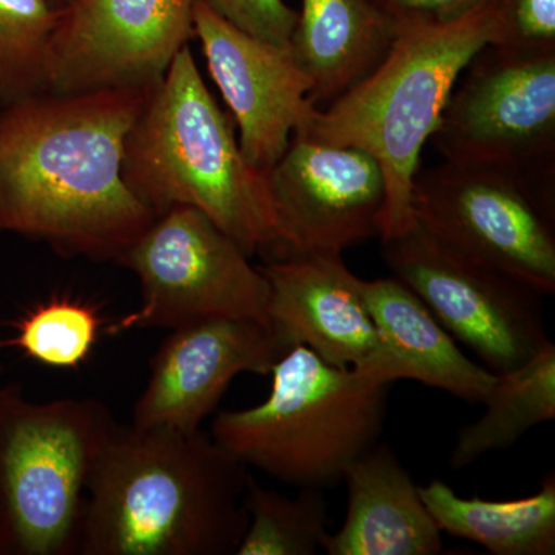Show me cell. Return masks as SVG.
<instances>
[{
    "mask_svg": "<svg viewBox=\"0 0 555 555\" xmlns=\"http://www.w3.org/2000/svg\"><path fill=\"white\" fill-rule=\"evenodd\" d=\"M102 324L100 309L91 302L54 297L14 323L9 346L42 366L78 369L93 352Z\"/></svg>",
    "mask_w": 555,
    "mask_h": 555,
    "instance_id": "cell-23",
    "label": "cell"
},
{
    "mask_svg": "<svg viewBox=\"0 0 555 555\" xmlns=\"http://www.w3.org/2000/svg\"><path fill=\"white\" fill-rule=\"evenodd\" d=\"M247 469L203 430L119 425L87 486L78 554H235Z\"/></svg>",
    "mask_w": 555,
    "mask_h": 555,
    "instance_id": "cell-2",
    "label": "cell"
},
{
    "mask_svg": "<svg viewBox=\"0 0 555 555\" xmlns=\"http://www.w3.org/2000/svg\"><path fill=\"white\" fill-rule=\"evenodd\" d=\"M423 503L441 532L469 540L494 555L555 554V476L539 492L517 500L460 496L441 480L420 486Z\"/></svg>",
    "mask_w": 555,
    "mask_h": 555,
    "instance_id": "cell-19",
    "label": "cell"
},
{
    "mask_svg": "<svg viewBox=\"0 0 555 555\" xmlns=\"http://www.w3.org/2000/svg\"><path fill=\"white\" fill-rule=\"evenodd\" d=\"M266 181L278 230L270 259L343 255L378 238L386 182L364 150L294 134Z\"/></svg>",
    "mask_w": 555,
    "mask_h": 555,
    "instance_id": "cell-12",
    "label": "cell"
},
{
    "mask_svg": "<svg viewBox=\"0 0 555 555\" xmlns=\"http://www.w3.org/2000/svg\"><path fill=\"white\" fill-rule=\"evenodd\" d=\"M150 90L47 91L0 107V235L118 262L156 218L122 178Z\"/></svg>",
    "mask_w": 555,
    "mask_h": 555,
    "instance_id": "cell-1",
    "label": "cell"
},
{
    "mask_svg": "<svg viewBox=\"0 0 555 555\" xmlns=\"http://www.w3.org/2000/svg\"><path fill=\"white\" fill-rule=\"evenodd\" d=\"M241 30L276 46H291L298 11L284 0H206Z\"/></svg>",
    "mask_w": 555,
    "mask_h": 555,
    "instance_id": "cell-25",
    "label": "cell"
},
{
    "mask_svg": "<svg viewBox=\"0 0 555 555\" xmlns=\"http://www.w3.org/2000/svg\"><path fill=\"white\" fill-rule=\"evenodd\" d=\"M195 0H73L49 57L51 93L147 90L195 38Z\"/></svg>",
    "mask_w": 555,
    "mask_h": 555,
    "instance_id": "cell-11",
    "label": "cell"
},
{
    "mask_svg": "<svg viewBox=\"0 0 555 555\" xmlns=\"http://www.w3.org/2000/svg\"><path fill=\"white\" fill-rule=\"evenodd\" d=\"M398 22H451L491 0H378Z\"/></svg>",
    "mask_w": 555,
    "mask_h": 555,
    "instance_id": "cell-26",
    "label": "cell"
},
{
    "mask_svg": "<svg viewBox=\"0 0 555 555\" xmlns=\"http://www.w3.org/2000/svg\"><path fill=\"white\" fill-rule=\"evenodd\" d=\"M269 397L222 411L210 436L225 451L281 483L334 488L347 467L379 443L389 386H367L352 367L297 345L276 361Z\"/></svg>",
    "mask_w": 555,
    "mask_h": 555,
    "instance_id": "cell-5",
    "label": "cell"
},
{
    "mask_svg": "<svg viewBox=\"0 0 555 555\" xmlns=\"http://www.w3.org/2000/svg\"><path fill=\"white\" fill-rule=\"evenodd\" d=\"M382 244L392 276L494 374L518 366L551 341L543 295L534 288L467 257L418 222Z\"/></svg>",
    "mask_w": 555,
    "mask_h": 555,
    "instance_id": "cell-10",
    "label": "cell"
},
{
    "mask_svg": "<svg viewBox=\"0 0 555 555\" xmlns=\"http://www.w3.org/2000/svg\"><path fill=\"white\" fill-rule=\"evenodd\" d=\"M57 20L46 0H0V107L49 91Z\"/></svg>",
    "mask_w": 555,
    "mask_h": 555,
    "instance_id": "cell-22",
    "label": "cell"
},
{
    "mask_svg": "<svg viewBox=\"0 0 555 555\" xmlns=\"http://www.w3.org/2000/svg\"><path fill=\"white\" fill-rule=\"evenodd\" d=\"M361 294L377 331L374 352L352 367L364 385L411 379L481 404L494 372L470 360L414 292L389 276L361 280Z\"/></svg>",
    "mask_w": 555,
    "mask_h": 555,
    "instance_id": "cell-16",
    "label": "cell"
},
{
    "mask_svg": "<svg viewBox=\"0 0 555 555\" xmlns=\"http://www.w3.org/2000/svg\"><path fill=\"white\" fill-rule=\"evenodd\" d=\"M122 178L156 217L178 206L198 208L248 257H275L266 175L244 158L235 120L211 96L189 46L149 91L130 127Z\"/></svg>",
    "mask_w": 555,
    "mask_h": 555,
    "instance_id": "cell-3",
    "label": "cell"
},
{
    "mask_svg": "<svg viewBox=\"0 0 555 555\" xmlns=\"http://www.w3.org/2000/svg\"><path fill=\"white\" fill-rule=\"evenodd\" d=\"M345 524L328 534V555H437L440 531L420 495V486L393 449L377 443L347 467Z\"/></svg>",
    "mask_w": 555,
    "mask_h": 555,
    "instance_id": "cell-17",
    "label": "cell"
},
{
    "mask_svg": "<svg viewBox=\"0 0 555 555\" xmlns=\"http://www.w3.org/2000/svg\"><path fill=\"white\" fill-rule=\"evenodd\" d=\"M416 222L540 295L555 294L554 177L443 163L416 173Z\"/></svg>",
    "mask_w": 555,
    "mask_h": 555,
    "instance_id": "cell-7",
    "label": "cell"
},
{
    "mask_svg": "<svg viewBox=\"0 0 555 555\" xmlns=\"http://www.w3.org/2000/svg\"><path fill=\"white\" fill-rule=\"evenodd\" d=\"M430 141L456 166L554 177L555 50L485 46L456 80Z\"/></svg>",
    "mask_w": 555,
    "mask_h": 555,
    "instance_id": "cell-9",
    "label": "cell"
},
{
    "mask_svg": "<svg viewBox=\"0 0 555 555\" xmlns=\"http://www.w3.org/2000/svg\"><path fill=\"white\" fill-rule=\"evenodd\" d=\"M47 3L51 7V9H54L56 11H62L64 9H67L69 3L73 2V0H46Z\"/></svg>",
    "mask_w": 555,
    "mask_h": 555,
    "instance_id": "cell-27",
    "label": "cell"
},
{
    "mask_svg": "<svg viewBox=\"0 0 555 555\" xmlns=\"http://www.w3.org/2000/svg\"><path fill=\"white\" fill-rule=\"evenodd\" d=\"M291 50L324 108L367 78L386 60L400 22L378 0H301Z\"/></svg>",
    "mask_w": 555,
    "mask_h": 555,
    "instance_id": "cell-18",
    "label": "cell"
},
{
    "mask_svg": "<svg viewBox=\"0 0 555 555\" xmlns=\"http://www.w3.org/2000/svg\"><path fill=\"white\" fill-rule=\"evenodd\" d=\"M494 40L514 50H555V0H491Z\"/></svg>",
    "mask_w": 555,
    "mask_h": 555,
    "instance_id": "cell-24",
    "label": "cell"
},
{
    "mask_svg": "<svg viewBox=\"0 0 555 555\" xmlns=\"http://www.w3.org/2000/svg\"><path fill=\"white\" fill-rule=\"evenodd\" d=\"M268 320L288 347H309L337 367H357L377 347V331L361 294V278L343 255L268 259Z\"/></svg>",
    "mask_w": 555,
    "mask_h": 555,
    "instance_id": "cell-15",
    "label": "cell"
},
{
    "mask_svg": "<svg viewBox=\"0 0 555 555\" xmlns=\"http://www.w3.org/2000/svg\"><path fill=\"white\" fill-rule=\"evenodd\" d=\"M141 284L138 310L107 327L178 328L214 318L269 324V283L259 266L224 230L195 207L178 206L153 219L118 259Z\"/></svg>",
    "mask_w": 555,
    "mask_h": 555,
    "instance_id": "cell-8",
    "label": "cell"
},
{
    "mask_svg": "<svg viewBox=\"0 0 555 555\" xmlns=\"http://www.w3.org/2000/svg\"><path fill=\"white\" fill-rule=\"evenodd\" d=\"M193 30L208 73L235 126L241 152L259 173L286 152L295 131L312 118V83L291 50L241 30L206 0H195Z\"/></svg>",
    "mask_w": 555,
    "mask_h": 555,
    "instance_id": "cell-13",
    "label": "cell"
},
{
    "mask_svg": "<svg viewBox=\"0 0 555 555\" xmlns=\"http://www.w3.org/2000/svg\"><path fill=\"white\" fill-rule=\"evenodd\" d=\"M481 404L483 415L460 427L449 466L463 469L481 456L516 444L532 427L555 418V346L546 343L534 356L495 374Z\"/></svg>",
    "mask_w": 555,
    "mask_h": 555,
    "instance_id": "cell-20",
    "label": "cell"
},
{
    "mask_svg": "<svg viewBox=\"0 0 555 555\" xmlns=\"http://www.w3.org/2000/svg\"><path fill=\"white\" fill-rule=\"evenodd\" d=\"M94 398L0 386V555L78 554L87 486L118 427Z\"/></svg>",
    "mask_w": 555,
    "mask_h": 555,
    "instance_id": "cell-6",
    "label": "cell"
},
{
    "mask_svg": "<svg viewBox=\"0 0 555 555\" xmlns=\"http://www.w3.org/2000/svg\"><path fill=\"white\" fill-rule=\"evenodd\" d=\"M5 347H9V339L0 338V350L5 349ZM0 372H2V364H0Z\"/></svg>",
    "mask_w": 555,
    "mask_h": 555,
    "instance_id": "cell-28",
    "label": "cell"
},
{
    "mask_svg": "<svg viewBox=\"0 0 555 555\" xmlns=\"http://www.w3.org/2000/svg\"><path fill=\"white\" fill-rule=\"evenodd\" d=\"M244 505L247 528L236 555H313L331 534L327 502L320 489H299L288 496L248 474Z\"/></svg>",
    "mask_w": 555,
    "mask_h": 555,
    "instance_id": "cell-21",
    "label": "cell"
},
{
    "mask_svg": "<svg viewBox=\"0 0 555 555\" xmlns=\"http://www.w3.org/2000/svg\"><path fill=\"white\" fill-rule=\"evenodd\" d=\"M494 40L491 3L451 22H401L385 61L366 79L295 131L374 156L386 182L378 238H398L416 225L412 190L420 156L433 138L456 80Z\"/></svg>",
    "mask_w": 555,
    "mask_h": 555,
    "instance_id": "cell-4",
    "label": "cell"
},
{
    "mask_svg": "<svg viewBox=\"0 0 555 555\" xmlns=\"http://www.w3.org/2000/svg\"><path fill=\"white\" fill-rule=\"evenodd\" d=\"M288 349L270 324L248 318L173 328L152 358L131 425L198 433L233 379L246 372L270 375Z\"/></svg>",
    "mask_w": 555,
    "mask_h": 555,
    "instance_id": "cell-14",
    "label": "cell"
}]
</instances>
